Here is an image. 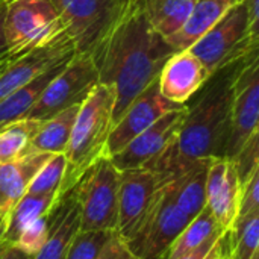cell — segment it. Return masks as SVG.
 Returning <instances> with one entry per match:
<instances>
[{"mask_svg": "<svg viewBox=\"0 0 259 259\" xmlns=\"http://www.w3.org/2000/svg\"><path fill=\"white\" fill-rule=\"evenodd\" d=\"M173 49L150 26L141 0H124L117 17L91 52L99 83L114 93L112 123L158 79Z\"/></svg>", "mask_w": 259, "mask_h": 259, "instance_id": "cell-1", "label": "cell"}, {"mask_svg": "<svg viewBox=\"0 0 259 259\" xmlns=\"http://www.w3.org/2000/svg\"><path fill=\"white\" fill-rule=\"evenodd\" d=\"M249 58L211 74L206 83L185 103L187 109L176 140L144 165L158 173L162 182L197 161L225 158L231 132L232 83L240 67Z\"/></svg>", "mask_w": 259, "mask_h": 259, "instance_id": "cell-2", "label": "cell"}, {"mask_svg": "<svg viewBox=\"0 0 259 259\" xmlns=\"http://www.w3.org/2000/svg\"><path fill=\"white\" fill-rule=\"evenodd\" d=\"M114 93L109 87L97 83L88 97L80 103L67 150L64 153L67 167L59 191L62 197L76 184L79 176L100 156H105V147L109 132L114 126Z\"/></svg>", "mask_w": 259, "mask_h": 259, "instance_id": "cell-3", "label": "cell"}, {"mask_svg": "<svg viewBox=\"0 0 259 259\" xmlns=\"http://www.w3.org/2000/svg\"><path fill=\"white\" fill-rule=\"evenodd\" d=\"M120 171L108 156L94 161L71 187L80 214V231H115Z\"/></svg>", "mask_w": 259, "mask_h": 259, "instance_id": "cell-4", "label": "cell"}, {"mask_svg": "<svg viewBox=\"0 0 259 259\" xmlns=\"http://www.w3.org/2000/svg\"><path fill=\"white\" fill-rule=\"evenodd\" d=\"M188 50L197 56L209 74L259 53V35L250 30L244 2L228 11Z\"/></svg>", "mask_w": 259, "mask_h": 259, "instance_id": "cell-5", "label": "cell"}, {"mask_svg": "<svg viewBox=\"0 0 259 259\" xmlns=\"http://www.w3.org/2000/svg\"><path fill=\"white\" fill-rule=\"evenodd\" d=\"M64 26L50 0H6L3 35L8 56L15 59L62 36Z\"/></svg>", "mask_w": 259, "mask_h": 259, "instance_id": "cell-6", "label": "cell"}, {"mask_svg": "<svg viewBox=\"0 0 259 259\" xmlns=\"http://www.w3.org/2000/svg\"><path fill=\"white\" fill-rule=\"evenodd\" d=\"M97 83L99 74L91 55L74 53L42 90L26 118L44 121L71 106L80 105Z\"/></svg>", "mask_w": 259, "mask_h": 259, "instance_id": "cell-7", "label": "cell"}, {"mask_svg": "<svg viewBox=\"0 0 259 259\" xmlns=\"http://www.w3.org/2000/svg\"><path fill=\"white\" fill-rule=\"evenodd\" d=\"M190 222L191 219L175 202L162 184L137 234L127 241V246L138 259L161 258Z\"/></svg>", "mask_w": 259, "mask_h": 259, "instance_id": "cell-8", "label": "cell"}, {"mask_svg": "<svg viewBox=\"0 0 259 259\" xmlns=\"http://www.w3.org/2000/svg\"><path fill=\"white\" fill-rule=\"evenodd\" d=\"M59 14L74 53L91 55L124 0H50Z\"/></svg>", "mask_w": 259, "mask_h": 259, "instance_id": "cell-9", "label": "cell"}, {"mask_svg": "<svg viewBox=\"0 0 259 259\" xmlns=\"http://www.w3.org/2000/svg\"><path fill=\"white\" fill-rule=\"evenodd\" d=\"M259 53L240 67L232 83L231 132L225 158L234 159L244 143L259 132Z\"/></svg>", "mask_w": 259, "mask_h": 259, "instance_id": "cell-10", "label": "cell"}, {"mask_svg": "<svg viewBox=\"0 0 259 259\" xmlns=\"http://www.w3.org/2000/svg\"><path fill=\"white\" fill-rule=\"evenodd\" d=\"M161 185V176L146 167L120 171L115 232L126 243L137 234Z\"/></svg>", "mask_w": 259, "mask_h": 259, "instance_id": "cell-11", "label": "cell"}, {"mask_svg": "<svg viewBox=\"0 0 259 259\" xmlns=\"http://www.w3.org/2000/svg\"><path fill=\"white\" fill-rule=\"evenodd\" d=\"M181 106L184 105H175L161 96L156 79L129 105L121 118L112 126L106 141L105 156L111 158L112 155L118 153L129 141L152 126L159 117Z\"/></svg>", "mask_w": 259, "mask_h": 259, "instance_id": "cell-12", "label": "cell"}, {"mask_svg": "<svg viewBox=\"0 0 259 259\" xmlns=\"http://www.w3.org/2000/svg\"><path fill=\"white\" fill-rule=\"evenodd\" d=\"M185 105L168 111L162 117H159L152 126L144 129L140 135H137L132 141L126 144L118 153L112 155L109 159L115 165L118 171L129 168H140L161 155L171 143L176 140L184 115Z\"/></svg>", "mask_w": 259, "mask_h": 259, "instance_id": "cell-13", "label": "cell"}, {"mask_svg": "<svg viewBox=\"0 0 259 259\" xmlns=\"http://www.w3.org/2000/svg\"><path fill=\"white\" fill-rule=\"evenodd\" d=\"M241 185L234 161L214 158L209 162L205 184V202L223 232L232 229L240 206Z\"/></svg>", "mask_w": 259, "mask_h": 259, "instance_id": "cell-14", "label": "cell"}, {"mask_svg": "<svg viewBox=\"0 0 259 259\" xmlns=\"http://www.w3.org/2000/svg\"><path fill=\"white\" fill-rule=\"evenodd\" d=\"M74 55L70 38L64 33L53 42L33 49L12 59L0 73V100L12 91L24 87L52 65Z\"/></svg>", "mask_w": 259, "mask_h": 259, "instance_id": "cell-15", "label": "cell"}, {"mask_svg": "<svg viewBox=\"0 0 259 259\" xmlns=\"http://www.w3.org/2000/svg\"><path fill=\"white\" fill-rule=\"evenodd\" d=\"M209 77L203 64L190 50L175 52L159 71L158 88L168 102L185 105Z\"/></svg>", "mask_w": 259, "mask_h": 259, "instance_id": "cell-16", "label": "cell"}, {"mask_svg": "<svg viewBox=\"0 0 259 259\" xmlns=\"http://www.w3.org/2000/svg\"><path fill=\"white\" fill-rule=\"evenodd\" d=\"M79 231V206L71 194L65 193L49 211V237L33 259H64Z\"/></svg>", "mask_w": 259, "mask_h": 259, "instance_id": "cell-17", "label": "cell"}, {"mask_svg": "<svg viewBox=\"0 0 259 259\" xmlns=\"http://www.w3.org/2000/svg\"><path fill=\"white\" fill-rule=\"evenodd\" d=\"M50 158V153H27L20 159L0 164V220L26 194L35 173Z\"/></svg>", "mask_w": 259, "mask_h": 259, "instance_id": "cell-18", "label": "cell"}, {"mask_svg": "<svg viewBox=\"0 0 259 259\" xmlns=\"http://www.w3.org/2000/svg\"><path fill=\"white\" fill-rule=\"evenodd\" d=\"M240 2L241 0H197L184 26L167 38V42L173 52L188 50Z\"/></svg>", "mask_w": 259, "mask_h": 259, "instance_id": "cell-19", "label": "cell"}, {"mask_svg": "<svg viewBox=\"0 0 259 259\" xmlns=\"http://www.w3.org/2000/svg\"><path fill=\"white\" fill-rule=\"evenodd\" d=\"M73 56H70L67 59H62L61 62L52 65L50 68H47L44 73L36 76L33 80H30L24 87L12 91L5 99H2L0 100V129L5 127L9 123L26 118L27 114L30 112V109L33 108L35 102L38 100L39 94L42 93V90L67 65V62Z\"/></svg>", "mask_w": 259, "mask_h": 259, "instance_id": "cell-20", "label": "cell"}, {"mask_svg": "<svg viewBox=\"0 0 259 259\" xmlns=\"http://www.w3.org/2000/svg\"><path fill=\"white\" fill-rule=\"evenodd\" d=\"M56 194H24L11 212L0 220V241L14 244L21 231L38 217L47 214L58 202Z\"/></svg>", "mask_w": 259, "mask_h": 259, "instance_id": "cell-21", "label": "cell"}, {"mask_svg": "<svg viewBox=\"0 0 259 259\" xmlns=\"http://www.w3.org/2000/svg\"><path fill=\"white\" fill-rule=\"evenodd\" d=\"M79 106L80 105L71 106L52 118L41 121L35 137L30 141L29 153H65Z\"/></svg>", "mask_w": 259, "mask_h": 259, "instance_id": "cell-22", "label": "cell"}, {"mask_svg": "<svg viewBox=\"0 0 259 259\" xmlns=\"http://www.w3.org/2000/svg\"><path fill=\"white\" fill-rule=\"evenodd\" d=\"M144 14L162 38L175 35L190 17L197 0H141Z\"/></svg>", "mask_w": 259, "mask_h": 259, "instance_id": "cell-23", "label": "cell"}, {"mask_svg": "<svg viewBox=\"0 0 259 259\" xmlns=\"http://www.w3.org/2000/svg\"><path fill=\"white\" fill-rule=\"evenodd\" d=\"M220 231L222 229L219 228L211 211L208 209V206H205L173 241V244L167 252V259H178L179 256L194 250L196 247L203 244L208 238H211L214 234Z\"/></svg>", "mask_w": 259, "mask_h": 259, "instance_id": "cell-24", "label": "cell"}, {"mask_svg": "<svg viewBox=\"0 0 259 259\" xmlns=\"http://www.w3.org/2000/svg\"><path fill=\"white\" fill-rule=\"evenodd\" d=\"M41 121L21 118L0 129V164H8L29 153V146Z\"/></svg>", "mask_w": 259, "mask_h": 259, "instance_id": "cell-25", "label": "cell"}, {"mask_svg": "<svg viewBox=\"0 0 259 259\" xmlns=\"http://www.w3.org/2000/svg\"><path fill=\"white\" fill-rule=\"evenodd\" d=\"M259 252V211L235 220L229 231V259H252Z\"/></svg>", "mask_w": 259, "mask_h": 259, "instance_id": "cell-26", "label": "cell"}, {"mask_svg": "<svg viewBox=\"0 0 259 259\" xmlns=\"http://www.w3.org/2000/svg\"><path fill=\"white\" fill-rule=\"evenodd\" d=\"M65 167H67V161L64 153L50 155V158L42 164V167L32 178L26 193L36 194V196L56 194L59 197Z\"/></svg>", "mask_w": 259, "mask_h": 259, "instance_id": "cell-27", "label": "cell"}, {"mask_svg": "<svg viewBox=\"0 0 259 259\" xmlns=\"http://www.w3.org/2000/svg\"><path fill=\"white\" fill-rule=\"evenodd\" d=\"M114 231H79L64 259H96Z\"/></svg>", "mask_w": 259, "mask_h": 259, "instance_id": "cell-28", "label": "cell"}, {"mask_svg": "<svg viewBox=\"0 0 259 259\" xmlns=\"http://www.w3.org/2000/svg\"><path fill=\"white\" fill-rule=\"evenodd\" d=\"M47 237H49V212L38 217L30 225H27L15 240L14 246L21 252H24L26 255L35 256L44 246Z\"/></svg>", "mask_w": 259, "mask_h": 259, "instance_id": "cell-29", "label": "cell"}, {"mask_svg": "<svg viewBox=\"0 0 259 259\" xmlns=\"http://www.w3.org/2000/svg\"><path fill=\"white\" fill-rule=\"evenodd\" d=\"M237 175L241 188L247 184V181L259 170V132H255L240 149V152L234 156Z\"/></svg>", "mask_w": 259, "mask_h": 259, "instance_id": "cell-30", "label": "cell"}, {"mask_svg": "<svg viewBox=\"0 0 259 259\" xmlns=\"http://www.w3.org/2000/svg\"><path fill=\"white\" fill-rule=\"evenodd\" d=\"M259 170L253 173V176L247 181V184L241 188L240 196V206H238V215L246 217L255 211H259Z\"/></svg>", "mask_w": 259, "mask_h": 259, "instance_id": "cell-31", "label": "cell"}, {"mask_svg": "<svg viewBox=\"0 0 259 259\" xmlns=\"http://www.w3.org/2000/svg\"><path fill=\"white\" fill-rule=\"evenodd\" d=\"M96 259H138L135 253L129 249L127 243L114 231L103 247L100 249Z\"/></svg>", "mask_w": 259, "mask_h": 259, "instance_id": "cell-32", "label": "cell"}, {"mask_svg": "<svg viewBox=\"0 0 259 259\" xmlns=\"http://www.w3.org/2000/svg\"><path fill=\"white\" fill-rule=\"evenodd\" d=\"M223 235V232L220 231V232H217V234H214L211 238H208L203 244H200L199 247H196L194 250H191V252H188V253H185V255H182V256H179L178 259H208L209 256V253H211V250L215 247V244H217V241L220 240V237Z\"/></svg>", "mask_w": 259, "mask_h": 259, "instance_id": "cell-33", "label": "cell"}, {"mask_svg": "<svg viewBox=\"0 0 259 259\" xmlns=\"http://www.w3.org/2000/svg\"><path fill=\"white\" fill-rule=\"evenodd\" d=\"M0 259H33V256L26 255L20 249H17L14 244H6L5 250L0 253Z\"/></svg>", "mask_w": 259, "mask_h": 259, "instance_id": "cell-34", "label": "cell"}, {"mask_svg": "<svg viewBox=\"0 0 259 259\" xmlns=\"http://www.w3.org/2000/svg\"><path fill=\"white\" fill-rule=\"evenodd\" d=\"M3 18H5V2H0V58L8 55L6 39L3 35Z\"/></svg>", "mask_w": 259, "mask_h": 259, "instance_id": "cell-35", "label": "cell"}, {"mask_svg": "<svg viewBox=\"0 0 259 259\" xmlns=\"http://www.w3.org/2000/svg\"><path fill=\"white\" fill-rule=\"evenodd\" d=\"M11 61H12V59H11V58H9L8 55H6V56H3V58H0V73H2L3 70H5V67H6V65H8V64H9Z\"/></svg>", "mask_w": 259, "mask_h": 259, "instance_id": "cell-36", "label": "cell"}, {"mask_svg": "<svg viewBox=\"0 0 259 259\" xmlns=\"http://www.w3.org/2000/svg\"><path fill=\"white\" fill-rule=\"evenodd\" d=\"M6 244H8V243H5V241H0V253H2L3 250H5V247H6Z\"/></svg>", "mask_w": 259, "mask_h": 259, "instance_id": "cell-37", "label": "cell"}, {"mask_svg": "<svg viewBox=\"0 0 259 259\" xmlns=\"http://www.w3.org/2000/svg\"><path fill=\"white\" fill-rule=\"evenodd\" d=\"M252 259H259V252L258 253H255V255H253V258Z\"/></svg>", "mask_w": 259, "mask_h": 259, "instance_id": "cell-38", "label": "cell"}, {"mask_svg": "<svg viewBox=\"0 0 259 259\" xmlns=\"http://www.w3.org/2000/svg\"><path fill=\"white\" fill-rule=\"evenodd\" d=\"M158 259H167V253H165V255H162L161 258H158Z\"/></svg>", "mask_w": 259, "mask_h": 259, "instance_id": "cell-39", "label": "cell"}, {"mask_svg": "<svg viewBox=\"0 0 259 259\" xmlns=\"http://www.w3.org/2000/svg\"><path fill=\"white\" fill-rule=\"evenodd\" d=\"M0 2H5V0H0Z\"/></svg>", "mask_w": 259, "mask_h": 259, "instance_id": "cell-40", "label": "cell"}, {"mask_svg": "<svg viewBox=\"0 0 259 259\" xmlns=\"http://www.w3.org/2000/svg\"><path fill=\"white\" fill-rule=\"evenodd\" d=\"M5 2H6V0H5Z\"/></svg>", "mask_w": 259, "mask_h": 259, "instance_id": "cell-41", "label": "cell"}]
</instances>
